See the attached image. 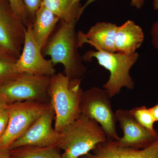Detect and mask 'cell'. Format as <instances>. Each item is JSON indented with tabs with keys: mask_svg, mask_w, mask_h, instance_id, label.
I'll list each match as a JSON object with an SVG mask.
<instances>
[{
	"mask_svg": "<svg viewBox=\"0 0 158 158\" xmlns=\"http://www.w3.org/2000/svg\"><path fill=\"white\" fill-rule=\"evenodd\" d=\"M17 59L0 52V87L15 78L20 73L16 67Z\"/></svg>",
	"mask_w": 158,
	"mask_h": 158,
	"instance_id": "18",
	"label": "cell"
},
{
	"mask_svg": "<svg viewBox=\"0 0 158 158\" xmlns=\"http://www.w3.org/2000/svg\"><path fill=\"white\" fill-rule=\"evenodd\" d=\"M0 158H11L9 150L0 148Z\"/></svg>",
	"mask_w": 158,
	"mask_h": 158,
	"instance_id": "26",
	"label": "cell"
},
{
	"mask_svg": "<svg viewBox=\"0 0 158 158\" xmlns=\"http://www.w3.org/2000/svg\"><path fill=\"white\" fill-rule=\"evenodd\" d=\"M117 27L116 24L102 22L92 26L86 34L79 31L77 33L79 48L88 44L96 50L116 52L115 41Z\"/></svg>",
	"mask_w": 158,
	"mask_h": 158,
	"instance_id": "13",
	"label": "cell"
},
{
	"mask_svg": "<svg viewBox=\"0 0 158 158\" xmlns=\"http://www.w3.org/2000/svg\"><path fill=\"white\" fill-rule=\"evenodd\" d=\"M9 121V114L6 109L0 113V139L6 133Z\"/></svg>",
	"mask_w": 158,
	"mask_h": 158,
	"instance_id": "22",
	"label": "cell"
},
{
	"mask_svg": "<svg viewBox=\"0 0 158 158\" xmlns=\"http://www.w3.org/2000/svg\"><path fill=\"white\" fill-rule=\"evenodd\" d=\"M49 104L35 101L8 104L6 110L9 114V123L6 133L0 139V148L9 150L12 143L45 111Z\"/></svg>",
	"mask_w": 158,
	"mask_h": 158,
	"instance_id": "7",
	"label": "cell"
},
{
	"mask_svg": "<svg viewBox=\"0 0 158 158\" xmlns=\"http://www.w3.org/2000/svg\"><path fill=\"white\" fill-rule=\"evenodd\" d=\"M79 158H158V134L152 142L142 148L122 147L116 140L107 138L98 144L92 153Z\"/></svg>",
	"mask_w": 158,
	"mask_h": 158,
	"instance_id": "11",
	"label": "cell"
},
{
	"mask_svg": "<svg viewBox=\"0 0 158 158\" xmlns=\"http://www.w3.org/2000/svg\"><path fill=\"white\" fill-rule=\"evenodd\" d=\"M32 24L27 26L25 40L21 53L16 60V67L19 73H26L51 77L56 73L55 65L51 59H45L42 50L34 40Z\"/></svg>",
	"mask_w": 158,
	"mask_h": 158,
	"instance_id": "10",
	"label": "cell"
},
{
	"mask_svg": "<svg viewBox=\"0 0 158 158\" xmlns=\"http://www.w3.org/2000/svg\"><path fill=\"white\" fill-rule=\"evenodd\" d=\"M156 122H158V103L152 107L149 108Z\"/></svg>",
	"mask_w": 158,
	"mask_h": 158,
	"instance_id": "25",
	"label": "cell"
},
{
	"mask_svg": "<svg viewBox=\"0 0 158 158\" xmlns=\"http://www.w3.org/2000/svg\"><path fill=\"white\" fill-rule=\"evenodd\" d=\"M57 145L24 146L9 150L11 158H63Z\"/></svg>",
	"mask_w": 158,
	"mask_h": 158,
	"instance_id": "17",
	"label": "cell"
},
{
	"mask_svg": "<svg viewBox=\"0 0 158 158\" xmlns=\"http://www.w3.org/2000/svg\"><path fill=\"white\" fill-rule=\"evenodd\" d=\"M60 20L45 6L42 5L37 10L32 24V33L34 40L42 51Z\"/></svg>",
	"mask_w": 158,
	"mask_h": 158,
	"instance_id": "15",
	"label": "cell"
},
{
	"mask_svg": "<svg viewBox=\"0 0 158 158\" xmlns=\"http://www.w3.org/2000/svg\"><path fill=\"white\" fill-rule=\"evenodd\" d=\"M85 62L95 58L100 65L110 73L108 81L103 85L110 98L118 94L122 88H134L135 82L130 75V70L138 61L139 55L135 52L131 56L120 53H110L100 50H90L82 56Z\"/></svg>",
	"mask_w": 158,
	"mask_h": 158,
	"instance_id": "4",
	"label": "cell"
},
{
	"mask_svg": "<svg viewBox=\"0 0 158 158\" xmlns=\"http://www.w3.org/2000/svg\"><path fill=\"white\" fill-rule=\"evenodd\" d=\"M42 51L43 56L50 57L53 64H62L63 73L71 79H81L86 69L78 52L77 22L60 20Z\"/></svg>",
	"mask_w": 158,
	"mask_h": 158,
	"instance_id": "1",
	"label": "cell"
},
{
	"mask_svg": "<svg viewBox=\"0 0 158 158\" xmlns=\"http://www.w3.org/2000/svg\"><path fill=\"white\" fill-rule=\"evenodd\" d=\"M153 7L154 10L158 11V0H153Z\"/></svg>",
	"mask_w": 158,
	"mask_h": 158,
	"instance_id": "28",
	"label": "cell"
},
{
	"mask_svg": "<svg viewBox=\"0 0 158 158\" xmlns=\"http://www.w3.org/2000/svg\"><path fill=\"white\" fill-rule=\"evenodd\" d=\"M60 133L58 147L63 151V158H79L86 155L107 139L98 123L81 113Z\"/></svg>",
	"mask_w": 158,
	"mask_h": 158,
	"instance_id": "3",
	"label": "cell"
},
{
	"mask_svg": "<svg viewBox=\"0 0 158 158\" xmlns=\"http://www.w3.org/2000/svg\"><path fill=\"white\" fill-rule=\"evenodd\" d=\"M81 1V0H73V5H81L80 3Z\"/></svg>",
	"mask_w": 158,
	"mask_h": 158,
	"instance_id": "29",
	"label": "cell"
},
{
	"mask_svg": "<svg viewBox=\"0 0 158 158\" xmlns=\"http://www.w3.org/2000/svg\"><path fill=\"white\" fill-rule=\"evenodd\" d=\"M51 77L22 73L0 87V98L7 104L25 101L49 103Z\"/></svg>",
	"mask_w": 158,
	"mask_h": 158,
	"instance_id": "5",
	"label": "cell"
},
{
	"mask_svg": "<svg viewBox=\"0 0 158 158\" xmlns=\"http://www.w3.org/2000/svg\"><path fill=\"white\" fill-rule=\"evenodd\" d=\"M144 38V32L140 26L132 20H127L117 27L115 37L116 52L131 56L142 45Z\"/></svg>",
	"mask_w": 158,
	"mask_h": 158,
	"instance_id": "14",
	"label": "cell"
},
{
	"mask_svg": "<svg viewBox=\"0 0 158 158\" xmlns=\"http://www.w3.org/2000/svg\"><path fill=\"white\" fill-rule=\"evenodd\" d=\"M96 1V0H88L86 3L85 4L84 6H81V15L82 13H83V11L85 10V8L90 5L92 2H93L94 1ZM146 0H131V6L135 7L137 9H141L142 8V7L144 6V3Z\"/></svg>",
	"mask_w": 158,
	"mask_h": 158,
	"instance_id": "24",
	"label": "cell"
},
{
	"mask_svg": "<svg viewBox=\"0 0 158 158\" xmlns=\"http://www.w3.org/2000/svg\"><path fill=\"white\" fill-rule=\"evenodd\" d=\"M151 36L153 46L158 51V19L152 24L151 30Z\"/></svg>",
	"mask_w": 158,
	"mask_h": 158,
	"instance_id": "23",
	"label": "cell"
},
{
	"mask_svg": "<svg viewBox=\"0 0 158 158\" xmlns=\"http://www.w3.org/2000/svg\"><path fill=\"white\" fill-rule=\"evenodd\" d=\"M0 52H2V51H1V50H0Z\"/></svg>",
	"mask_w": 158,
	"mask_h": 158,
	"instance_id": "30",
	"label": "cell"
},
{
	"mask_svg": "<svg viewBox=\"0 0 158 158\" xmlns=\"http://www.w3.org/2000/svg\"><path fill=\"white\" fill-rule=\"evenodd\" d=\"M55 117V111L50 102L47 109L12 143L9 150L24 146H58L61 135L53 127Z\"/></svg>",
	"mask_w": 158,
	"mask_h": 158,
	"instance_id": "9",
	"label": "cell"
},
{
	"mask_svg": "<svg viewBox=\"0 0 158 158\" xmlns=\"http://www.w3.org/2000/svg\"><path fill=\"white\" fill-rule=\"evenodd\" d=\"M8 104H6L4 101L0 98V113L6 110Z\"/></svg>",
	"mask_w": 158,
	"mask_h": 158,
	"instance_id": "27",
	"label": "cell"
},
{
	"mask_svg": "<svg viewBox=\"0 0 158 158\" xmlns=\"http://www.w3.org/2000/svg\"><path fill=\"white\" fill-rule=\"evenodd\" d=\"M116 115L117 121L119 122L123 133L122 138L119 137L116 140L120 146L144 148L152 142L156 137L141 126L130 113V110L119 109L116 111Z\"/></svg>",
	"mask_w": 158,
	"mask_h": 158,
	"instance_id": "12",
	"label": "cell"
},
{
	"mask_svg": "<svg viewBox=\"0 0 158 158\" xmlns=\"http://www.w3.org/2000/svg\"><path fill=\"white\" fill-rule=\"evenodd\" d=\"M81 79H71L62 73L51 77L48 95L55 111L54 128L59 133L81 115Z\"/></svg>",
	"mask_w": 158,
	"mask_h": 158,
	"instance_id": "2",
	"label": "cell"
},
{
	"mask_svg": "<svg viewBox=\"0 0 158 158\" xmlns=\"http://www.w3.org/2000/svg\"><path fill=\"white\" fill-rule=\"evenodd\" d=\"M130 112L141 126L153 135H157L158 132L154 127V124L156 122L155 119L149 108L142 106L133 108Z\"/></svg>",
	"mask_w": 158,
	"mask_h": 158,
	"instance_id": "19",
	"label": "cell"
},
{
	"mask_svg": "<svg viewBox=\"0 0 158 158\" xmlns=\"http://www.w3.org/2000/svg\"><path fill=\"white\" fill-rule=\"evenodd\" d=\"M42 5L53 12L60 20L77 22L81 15V6L73 5V0H43Z\"/></svg>",
	"mask_w": 158,
	"mask_h": 158,
	"instance_id": "16",
	"label": "cell"
},
{
	"mask_svg": "<svg viewBox=\"0 0 158 158\" xmlns=\"http://www.w3.org/2000/svg\"><path fill=\"white\" fill-rule=\"evenodd\" d=\"M27 30V26L12 11L9 2L0 0V50L18 59Z\"/></svg>",
	"mask_w": 158,
	"mask_h": 158,
	"instance_id": "8",
	"label": "cell"
},
{
	"mask_svg": "<svg viewBox=\"0 0 158 158\" xmlns=\"http://www.w3.org/2000/svg\"><path fill=\"white\" fill-rule=\"evenodd\" d=\"M110 97L104 89L94 87L82 94L80 111L100 125L107 138L117 140L119 138L116 129V113L111 106Z\"/></svg>",
	"mask_w": 158,
	"mask_h": 158,
	"instance_id": "6",
	"label": "cell"
},
{
	"mask_svg": "<svg viewBox=\"0 0 158 158\" xmlns=\"http://www.w3.org/2000/svg\"><path fill=\"white\" fill-rule=\"evenodd\" d=\"M11 10L15 14L21 19L26 25L28 26L29 22L28 16L23 0H7Z\"/></svg>",
	"mask_w": 158,
	"mask_h": 158,
	"instance_id": "20",
	"label": "cell"
},
{
	"mask_svg": "<svg viewBox=\"0 0 158 158\" xmlns=\"http://www.w3.org/2000/svg\"><path fill=\"white\" fill-rule=\"evenodd\" d=\"M28 16L30 23L33 24L35 14L41 7L43 0H23Z\"/></svg>",
	"mask_w": 158,
	"mask_h": 158,
	"instance_id": "21",
	"label": "cell"
}]
</instances>
